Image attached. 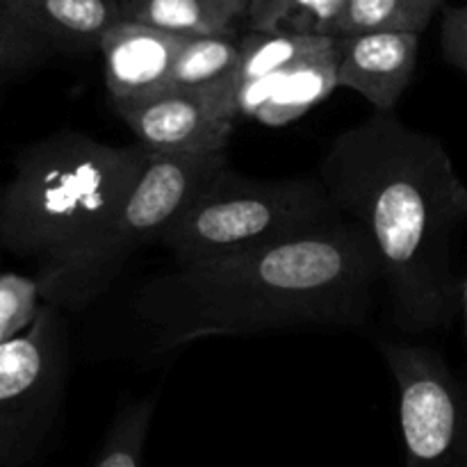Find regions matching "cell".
<instances>
[{
  "label": "cell",
  "mask_w": 467,
  "mask_h": 467,
  "mask_svg": "<svg viewBox=\"0 0 467 467\" xmlns=\"http://www.w3.org/2000/svg\"><path fill=\"white\" fill-rule=\"evenodd\" d=\"M337 87V39L295 67L235 89L237 117L269 128L296 121L328 99Z\"/></svg>",
  "instance_id": "8fae6325"
},
{
  "label": "cell",
  "mask_w": 467,
  "mask_h": 467,
  "mask_svg": "<svg viewBox=\"0 0 467 467\" xmlns=\"http://www.w3.org/2000/svg\"><path fill=\"white\" fill-rule=\"evenodd\" d=\"M442 57L467 78V3L447 7L441 26Z\"/></svg>",
  "instance_id": "44dd1931"
},
{
  "label": "cell",
  "mask_w": 467,
  "mask_h": 467,
  "mask_svg": "<svg viewBox=\"0 0 467 467\" xmlns=\"http://www.w3.org/2000/svg\"><path fill=\"white\" fill-rule=\"evenodd\" d=\"M226 153L150 155L112 217L82 244L36 265L44 304L85 308L109 290L132 255L160 242L187 205L223 171Z\"/></svg>",
  "instance_id": "277c9868"
},
{
  "label": "cell",
  "mask_w": 467,
  "mask_h": 467,
  "mask_svg": "<svg viewBox=\"0 0 467 467\" xmlns=\"http://www.w3.org/2000/svg\"><path fill=\"white\" fill-rule=\"evenodd\" d=\"M400 395L404 467H467V379L436 349L379 342Z\"/></svg>",
  "instance_id": "52a82bcc"
},
{
  "label": "cell",
  "mask_w": 467,
  "mask_h": 467,
  "mask_svg": "<svg viewBox=\"0 0 467 467\" xmlns=\"http://www.w3.org/2000/svg\"><path fill=\"white\" fill-rule=\"evenodd\" d=\"M337 87L363 96L374 114H395L420 57V35L365 32L336 36Z\"/></svg>",
  "instance_id": "9c48e42d"
},
{
  "label": "cell",
  "mask_w": 467,
  "mask_h": 467,
  "mask_svg": "<svg viewBox=\"0 0 467 467\" xmlns=\"http://www.w3.org/2000/svg\"><path fill=\"white\" fill-rule=\"evenodd\" d=\"M336 36L290 35V32H254L240 39L242 57L235 71V89L242 85L265 80L269 76L295 67L308 55L327 48Z\"/></svg>",
  "instance_id": "9a60e30c"
},
{
  "label": "cell",
  "mask_w": 467,
  "mask_h": 467,
  "mask_svg": "<svg viewBox=\"0 0 467 467\" xmlns=\"http://www.w3.org/2000/svg\"><path fill=\"white\" fill-rule=\"evenodd\" d=\"M317 178L372 242L395 327L447 331L461 313L454 255L467 223V185L447 146L372 114L328 144Z\"/></svg>",
  "instance_id": "6da1fadb"
},
{
  "label": "cell",
  "mask_w": 467,
  "mask_h": 467,
  "mask_svg": "<svg viewBox=\"0 0 467 467\" xmlns=\"http://www.w3.org/2000/svg\"><path fill=\"white\" fill-rule=\"evenodd\" d=\"M140 144L59 130L26 146L0 190V249L36 263L94 235L144 171Z\"/></svg>",
  "instance_id": "3957f363"
},
{
  "label": "cell",
  "mask_w": 467,
  "mask_h": 467,
  "mask_svg": "<svg viewBox=\"0 0 467 467\" xmlns=\"http://www.w3.org/2000/svg\"><path fill=\"white\" fill-rule=\"evenodd\" d=\"M0 12L53 53L99 50L105 32L121 21L119 0H0Z\"/></svg>",
  "instance_id": "7c38bea8"
},
{
  "label": "cell",
  "mask_w": 467,
  "mask_h": 467,
  "mask_svg": "<svg viewBox=\"0 0 467 467\" xmlns=\"http://www.w3.org/2000/svg\"><path fill=\"white\" fill-rule=\"evenodd\" d=\"M349 0H249V26L254 32L337 36Z\"/></svg>",
  "instance_id": "2e32d148"
},
{
  "label": "cell",
  "mask_w": 467,
  "mask_h": 467,
  "mask_svg": "<svg viewBox=\"0 0 467 467\" xmlns=\"http://www.w3.org/2000/svg\"><path fill=\"white\" fill-rule=\"evenodd\" d=\"M190 36L119 21L100 39L103 78L112 105L137 103L169 89L173 62Z\"/></svg>",
  "instance_id": "30bf717a"
},
{
  "label": "cell",
  "mask_w": 467,
  "mask_h": 467,
  "mask_svg": "<svg viewBox=\"0 0 467 467\" xmlns=\"http://www.w3.org/2000/svg\"><path fill=\"white\" fill-rule=\"evenodd\" d=\"M242 46L235 32L213 36H190L173 62L169 89L178 91H235V71ZM167 89V91H169Z\"/></svg>",
  "instance_id": "5bb4252c"
},
{
  "label": "cell",
  "mask_w": 467,
  "mask_h": 467,
  "mask_svg": "<svg viewBox=\"0 0 467 467\" xmlns=\"http://www.w3.org/2000/svg\"><path fill=\"white\" fill-rule=\"evenodd\" d=\"M121 21L141 23L178 36L228 35L249 0H119Z\"/></svg>",
  "instance_id": "4fadbf2b"
},
{
  "label": "cell",
  "mask_w": 467,
  "mask_h": 467,
  "mask_svg": "<svg viewBox=\"0 0 467 467\" xmlns=\"http://www.w3.org/2000/svg\"><path fill=\"white\" fill-rule=\"evenodd\" d=\"M155 397H144L123 406L114 418L108 436H105L100 454L94 467H141L144 465V447L153 422Z\"/></svg>",
  "instance_id": "ac0fdd59"
},
{
  "label": "cell",
  "mask_w": 467,
  "mask_h": 467,
  "mask_svg": "<svg viewBox=\"0 0 467 467\" xmlns=\"http://www.w3.org/2000/svg\"><path fill=\"white\" fill-rule=\"evenodd\" d=\"M461 324H463V336H465V345H467V272L461 278V313H459Z\"/></svg>",
  "instance_id": "7402d4cb"
},
{
  "label": "cell",
  "mask_w": 467,
  "mask_h": 467,
  "mask_svg": "<svg viewBox=\"0 0 467 467\" xmlns=\"http://www.w3.org/2000/svg\"><path fill=\"white\" fill-rule=\"evenodd\" d=\"M342 217L317 176L249 178L223 169L164 231L176 265L208 263L322 228Z\"/></svg>",
  "instance_id": "5b68a950"
},
{
  "label": "cell",
  "mask_w": 467,
  "mask_h": 467,
  "mask_svg": "<svg viewBox=\"0 0 467 467\" xmlns=\"http://www.w3.org/2000/svg\"><path fill=\"white\" fill-rule=\"evenodd\" d=\"M53 55L48 46L18 26L12 16L0 12V87L35 71Z\"/></svg>",
  "instance_id": "ffe728a7"
},
{
  "label": "cell",
  "mask_w": 467,
  "mask_h": 467,
  "mask_svg": "<svg viewBox=\"0 0 467 467\" xmlns=\"http://www.w3.org/2000/svg\"><path fill=\"white\" fill-rule=\"evenodd\" d=\"M44 308L36 276L16 272L0 274V345L14 340L35 324Z\"/></svg>",
  "instance_id": "d6986e66"
},
{
  "label": "cell",
  "mask_w": 467,
  "mask_h": 467,
  "mask_svg": "<svg viewBox=\"0 0 467 467\" xmlns=\"http://www.w3.org/2000/svg\"><path fill=\"white\" fill-rule=\"evenodd\" d=\"M137 144L150 155H217L235 130V91L169 89L153 99L114 105Z\"/></svg>",
  "instance_id": "ba28073f"
},
{
  "label": "cell",
  "mask_w": 467,
  "mask_h": 467,
  "mask_svg": "<svg viewBox=\"0 0 467 467\" xmlns=\"http://www.w3.org/2000/svg\"><path fill=\"white\" fill-rule=\"evenodd\" d=\"M445 0H349L337 36L365 32H410L422 35Z\"/></svg>",
  "instance_id": "e0dca14e"
},
{
  "label": "cell",
  "mask_w": 467,
  "mask_h": 467,
  "mask_svg": "<svg viewBox=\"0 0 467 467\" xmlns=\"http://www.w3.org/2000/svg\"><path fill=\"white\" fill-rule=\"evenodd\" d=\"M68 369L62 310L44 304L27 331L0 345V465L18 467L48 438Z\"/></svg>",
  "instance_id": "8992f818"
},
{
  "label": "cell",
  "mask_w": 467,
  "mask_h": 467,
  "mask_svg": "<svg viewBox=\"0 0 467 467\" xmlns=\"http://www.w3.org/2000/svg\"><path fill=\"white\" fill-rule=\"evenodd\" d=\"M381 283L363 228H322L219 260L176 265L141 285L135 313L169 351L217 336L363 327Z\"/></svg>",
  "instance_id": "7a4b0ae2"
}]
</instances>
